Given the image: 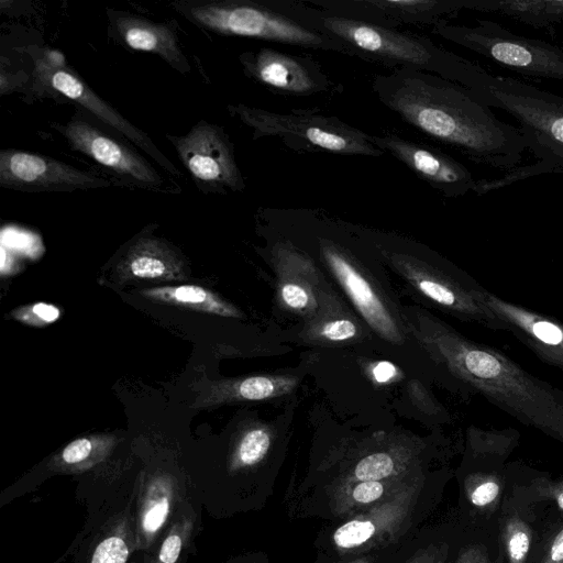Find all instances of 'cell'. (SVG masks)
Returning <instances> with one entry per match:
<instances>
[{
  "mask_svg": "<svg viewBox=\"0 0 563 563\" xmlns=\"http://www.w3.org/2000/svg\"><path fill=\"white\" fill-rule=\"evenodd\" d=\"M136 553L151 551L194 501L185 479L166 468L143 472L132 488Z\"/></svg>",
  "mask_w": 563,
  "mask_h": 563,
  "instance_id": "obj_15",
  "label": "cell"
},
{
  "mask_svg": "<svg viewBox=\"0 0 563 563\" xmlns=\"http://www.w3.org/2000/svg\"><path fill=\"white\" fill-rule=\"evenodd\" d=\"M432 33L520 75L563 81L562 48L516 34L495 21L476 19L474 25H461L443 20Z\"/></svg>",
  "mask_w": 563,
  "mask_h": 563,
  "instance_id": "obj_10",
  "label": "cell"
},
{
  "mask_svg": "<svg viewBox=\"0 0 563 563\" xmlns=\"http://www.w3.org/2000/svg\"><path fill=\"white\" fill-rule=\"evenodd\" d=\"M384 261L430 302L464 322L493 331L505 327L487 307L486 288L473 277L444 262H431L377 239Z\"/></svg>",
  "mask_w": 563,
  "mask_h": 563,
  "instance_id": "obj_9",
  "label": "cell"
},
{
  "mask_svg": "<svg viewBox=\"0 0 563 563\" xmlns=\"http://www.w3.org/2000/svg\"><path fill=\"white\" fill-rule=\"evenodd\" d=\"M201 528L200 510L189 503L154 548L142 553V563H186L195 552V540Z\"/></svg>",
  "mask_w": 563,
  "mask_h": 563,
  "instance_id": "obj_26",
  "label": "cell"
},
{
  "mask_svg": "<svg viewBox=\"0 0 563 563\" xmlns=\"http://www.w3.org/2000/svg\"><path fill=\"white\" fill-rule=\"evenodd\" d=\"M471 10L499 13L533 29L563 22V0H472Z\"/></svg>",
  "mask_w": 563,
  "mask_h": 563,
  "instance_id": "obj_28",
  "label": "cell"
},
{
  "mask_svg": "<svg viewBox=\"0 0 563 563\" xmlns=\"http://www.w3.org/2000/svg\"><path fill=\"white\" fill-rule=\"evenodd\" d=\"M110 437H82L69 442L49 463V468L62 473H81L101 463L114 446Z\"/></svg>",
  "mask_w": 563,
  "mask_h": 563,
  "instance_id": "obj_30",
  "label": "cell"
},
{
  "mask_svg": "<svg viewBox=\"0 0 563 563\" xmlns=\"http://www.w3.org/2000/svg\"><path fill=\"white\" fill-rule=\"evenodd\" d=\"M459 84L475 92L488 107L504 110L518 123L527 150L536 162L493 180L479 179L475 194L484 195L542 174H563V97L511 77L486 71L464 59Z\"/></svg>",
  "mask_w": 563,
  "mask_h": 563,
  "instance_id": "obj_3",
  "label": "cell"
},
{
  "mask_svg": "<svg viewBox=\"0 0 563 563\" xmlns=\"http://www.w3.org/2000/svg\"><path fill=\"white\" fill-rule=\"evenodd\" d=\"M128 563H136V561L131 559Z\"/></svg>",
  "mask_w": 563,
  "mask_h": 563,
  "instance_id": "obj_40",
  "label": "cell"
},
{
  "mask_svg": "<svg viewBox=\"0 0 563 563\" xmlns=\"http://www.w3.org/2000/svg\"><path fill=\"white\" fill-rule=\"evenodd\" d=\"M227 110L251 130L253 140L277 137L295 152L369 157L385 154L373 144L372 134L336 117L323 115L312 110L278 113L243 103L228 104Z\"/></svg>",
  "mask_w": 563,
  "mask_h": 563,
  "instance_id": "obj_8",
  "label": "cell"
},
{
  "mask_svg": "<svg viewBox=\"0 0 563 563\" xmlns=\"http://www.w3.org/2000/svg\"><path fill=\"white\" fill-rule=\"evenodd\" d=\"M454 549V538L446 529L426 525L384 563H452Z\"/></svg>",
  "mask_w": 563,
  "mask_h": 563,
  "instance_id": "obj_27",
  "label": "cell"
},
{
  "mask_svg": "<svg viewBox=\"0 0 563 563\" xmlns=\"http://www.w3.org/2000/svg\"><path fill=\"white\" fill-rule=\"evenodd\" d=\"M266 1L310 30L339 42L352 57L389 69L420 70L457 84L464 57L427 36L354 20L305 0Z\"/></svg>",
  "mask_w": 563,
  "mask_h": 563,
  "instance_id": "obj_4",
  "label": "cell"
},
{
  "mask_svg": "<svg viewBox=\"0 0 563 563\" xmlns=\"http://www.w3.org/2000/svg\"><path fill=\"white\" fill-rule=\"evenodd\" d=\"M556 493H558L555 495L556 503H558L559 507L563 510V489H560Z\"/></svg>",
  "mask_w": 563,
  "mask_h": 563,
  "instance_id": "obj_39",
  "label": "cell"
},
{
  "mask_svg": "<svg viewBox=\"0 0 563 563\" xmlns=\"http://www.w3.org/2000/svg\"><path fill=\"white\" fill-rule=\"evenodd\" d=\"M34 59V89L42 95L49 91L59 93L93 114L102 123L115 130L139 148L154 158L173 176L181 175L180 170L163 154L153 140L143 130L125 119L111 104L99 97L70 67L60 52L36 49L32 53Z\"/></svg>",
  "mask_w": 563,
  "mask_h": 563,
  "instance_id": "obj_12",
  "label": "cell"
},
{
  "mask_svg": "<svg viewBox=\"0 0 563 563\" xmlns=\"http://www.w3.org/2000/svg\"><path fill=\"white\" fill-rule=\"evenodd\" d=\"M271 257L279 306L309 319L318 309L325 284L320 271L305 251L287 239L273 242Z\"/></svg>",
  "mask_w": 563,
  "mask_h": 563,
  "instance_id": "obj_20",
  "label": "cell"
},
{
  "mask_svg": "<svg viewBox=\"0 0 563 563\" xmlns=\"http://www.w3.org/2000/svg\"><path fill=\"white\" fill-rule=\"evenodd\" d=\"M142 296L191 310L213 313L222 317L241 318V311L214 292L197 285H181L174 287H155L145 289Z\"/></svg>",
  "mask_w": 563,
  "mask_h": 563,
  "instance_id": "obj_29",
  "label": "cell"
},
{
  "mask_svg": "<svg viewBox=\"0 0 563 563\" xmlns=\"http://www.w3.org/2000/svg\"><path fill=\"white\" fill-rule=\"evenodd\" d=\"M543 563H563V529L554 538Z\"/></svg>",
  "mask_w": 563,
  "mask_h": 563,
  "instance_id": "obj_38",
  "label": "cell"
},
{
  "mask_svg": "<svg viewBox=\"0 0 563 563\" xmlns=\"http://www.w3.org/2000/svg\"><path fill=\"white\" fill-rule=\"evenodd\" d=\"M225 563H276L263 551L245 552L231 556Z\"/></svg>",
  "mask_w": 563,
  "mask_h": 563,
  "instance_id": "obj_36",
  "label": "cell"
},
{
  "mask_svg": "<svg viewBox=\"0 0 563 563\" xmlns=\"http://www.w3.org/2000/svg\"><path fill=\"white\" fill-rule=\"evenodd\" d=\"M443 478L440 471H427L364 511L327 522L313 541L316 558H353L401 544L423 528L435 510Z\"/></svg>",
  "mask_w": 563,
  "mask_h": 563,
  "instance_id": "obj_5",
  "label": "cell"
},
{
  "mask_svg": "<svg viewBox=\"0 0 563 563\" xmlns=\"http://www.w3.org/2000/svg\"><path fill=\"white\" fill-rule=\"evenodd\" d=\"M169 4L192 24L219 35L350 56L345 46L274 9L266 0H174Z\"/></svg>",
  "mask_w": 563,
  "mask_h": 563,
  "instance_id": "obj_7",
  "label": "cell"
},
{
  "mask_svg": "<svg viewBox=\"0 0 563 563\" xmlns=\"http://www.w3.org/2000/svg\"><path fill=\"white\" fill-rule=\"evenodd\" d=\"M111 183L96 174L76 168L56 158L27 151L0 152V186L25 192H69L109 187Z\"/></svg>",
  "mask_w": 563,
  "mask_h": 563,
  "instance_id": "obj_16",
  "label": "cell"
},
{
  "mask_svg": "<svg viewBox=\"0 0 563 563\" xmlns=\"http://www.w3.org/2000/svg\"><path fill=\"white\" fill-rule=\"evenodd\" d=\"M506 544L510 563H523L530 547L528 527L519 521H511L506 530Z\"/></svg>",
  "mask_w": 563,
  "mask_h": 563,
  "instance_id": "obj_32",
  "label": "cell"
},
{
  "mask_svg": "<svg viewBox=\"0 0 563 563\" xmlns=\"http://www.w3.org/2000/svg\"><path fill=\"white\" fill-rule=\"evenodd\" d=\"M73 151L91 158L133 185L159 190L164 180L136 151L112 137L92 123L74 115L66 124L53 123Z\"/></svg>",
  "mask_w": 563,
  "mask_h": 563,
  "instance_id": "obj_17",
  "label": "cell"
},
{
  "mask_svg": "<svg viewBox=\"0 0 563 563\" xmlns=\"http://www.w3.org/2000/svg\"><path fill=\"white\" fill-rule=\"evenodd\" d=\"M239 62L247 78L276 95L311 97L342 90L309 56L262 47L241 53Z\"/></svg>",
  "mask_w": 563,
  "mask_h": 563,
  "instance_id": "obj_14",
  "label": "cell"
},
{
  "mask_svg": "<svg viewBox=\"0 0 563 563\" xmlns=\"http://www.w3.org/2000/svg\"><path fill=\"white\" fill-rule=\"evenodd\" d=\"M428 443L399 435L342 441L311 457L302 475L292 476L284 497L340 484L384 481L430 468Z\"/></svg>",
  "mask_w": 563,
  "mask_h": 563,
  "instance_id": "obj_6",
  "label": "cell"
},
{
  "mask_svg": "<svg viewBox=\"0 0 563 563\" xmlns=\"http://www.w3.org/2000/svg\"><path fill=\"white\" fill-rule=\"evenodd\" d=\"M452 563H490L485 549L478 544H464L454 549Z\"/></svg>",
  "mask_w": 563,
  "mask_h": 563,
  "instance_id": "obj_34",
  "label": "cell"
},
{
  "mask_svg": "<svg viewBox=\"0 0 563 563\" xmlns=\"http://www.w3.org/2000/svg\"><path fill=\"white\" fill-rule=\"evenodd\" d=\"M318 253L364 322L385 341L400 345L407 328L383 288L362 262L340 241L325 234H316Z\"/></svg>",
  "mask_w": 563,
  "mask_h": 563,
  "instance_id": "obj_11",
  "label": "cell"
},
{
  "mask_svg": "<svg viewBox=\"0 0 563 563\" xmlns=\"http://www.w3.org/2000/svg\"><path fill=\"white\" fill-rule=\"evenodd\" d=\"M82 541L88 543L81 563H128L136 553L132 495L121 509L98 522Z\"/></svg>",
  "mask_w": 563,
  "mask_h": 563,
  "instance_id": "obj_24",
  "label": "cell"
},
{
  "mask_svg": "<svg viewBox=\"0 0 563 563\" xmlns=\"http://www.w3.org/2000/svg\"><path fill=\"white\" fill-rule=\"evenodd\" d=\"M372 142L445 197H462L476 190L478 180L471 170L439 148L402 139L395 133L372 135Z\"/></svg>",
  "mask_w": 563,
  "mask_h": 563,
  "instance_id": "obj_19",
  "label": "cell"
},
{
  "mask_svg": "<svg viewBox=\"0 0 563 563\" xmlns=\"http://www.w3.org/2000/svg\"><path fill=\"white\" fill-rule=\"evenodd\" d=\"M487 307L527 349L542 362L563 373V322L508 301L489 290L485 292Z\"/></svg>",
  "mask_w": 563,
  "mask_h": 563,
  "instance_id": "obj_21",
  "label": "cell"
},
{
  "mask_svg": "<svg viewBox=\"0 0 563 563\" xmlns=\"http://www.w3.org/2000/svg\"><path fill=\"white\" fill-rule=\"evenodd\" d=\"M197 188L205 194L241 192L245 181L224 129L200 120L184 135L166 134Z\"/></svg>",
  "mask_w": 563,
  "mask_h": 563,
  "instance_id": "obj_13",
  "label": "cell"
},
{
  "mask_svg": "<svg viewBox=\"0 0 563 563\" xmlns=\"http://www.w3.org/2000/svg\"><path fill=\"white\" fill-rule=\"evenodd\" d=\"M465 496L476 507H484L496 499L499 484L488 476L470 474L464 481Z\"/></svg>",
  "mask_w": 563,
  "mask_h": 563,
  "instance_id": "obj_31",
  "label": "cell"
},
{
  "mask_svg": "<svg viewBox=\"0 0 563 563\" xmlns=\"http://www.w3.org/2000/svg\"><path fill=\"white\" fill-rule=\"evenodd\" d=\"M13 317L22 322L34 325L47 324L57 320L60 311L57 307L45 302H37L20 308L12 312Z\"/></svg>",
  "mask_w": 563,
  "mask_h": 563,
  "instance_id": "obj_33",
  "label": "cell"
},
{
  "mask_svg": "<svg viewBox=\"0 0 563 563\" xmlns=\"http://www.w3.org/2000/svg\"><path fill=\"white\" fill-rule=\"evenodd\" d=\"M396 368L389 362L377 363L372 371L373 377L377 383L390 382L396 376Z\"/></svg>",
  "mask_w": 563,
  "mask_h": 563,
  "instance_id": "obj_37",
  "label": "cell"
},
{
  "mask_svg": "<svg viewBox=\"0 0 563 563\" xmlns=\"http://www.w3.org/2000/svg\"><path fill=\"white\" fill-rule=\"evenodd\" d=\"M307 3L372 24L433 27L440 21L470 10L471 0H305Z\"/></svg>",
  "mask_w": 563,
  "mask_h": 563,
  "instance_id": "obj_18",
  "label": "cell"
},
{
  "mask_svg": "<svg viewBox=\"0 0 563 563\" xmlns=\"http://www.w3.org/2000/svg\"><path fill=\"white\" fill-rule=\"evenodd\" d=\"M379 102L405 123L472 162L510 172L527 144L519 128L500 121L471 89L437 75L407 68L375 75Z\"/></svg>",
  "mask_w": 563,
  "mask_h": 563,
  "instance_id": "obj_1",
  "label": "cell"
},
{
  "mask_svg": "<svg viewBox=\"0 0 563 563\" xmlns=\"http://www.w3.org/2000/svg\"><path fill=\"white\" fill-rule=\"evenodd\" d=\"M400 545V544H399ZM389 548L386 550L375 551L353 558L328 560L316 558L313 563H384L388 556L399 547Z\"/></svg>",
  "mask_w": 563,
  "mask_h": 563,
  "instance_id": "obj_35",
  "label": "cell"
},
{
  "mask_svg": "<svg viewBox=\"0 0 563 563\" xmlns=\"http://www.w3.org/2000/svg\"><path fill=\"white\" fill-rule=\"evenodd\" d=\"M402 318L408 332L460 389L563 442V390L423 310L410 309Z\"/></svg>",
  "mask_w": 563,
  "mask_h": 563,
  "instance_id": "obj_2",
  "label": "cell"
},
{
  "mask_svg": "<svg viewBox=\"0 0 563 563\" xmlns=\"http://www.w3.org/2000/svg\"><path fill=\"white\" fill-rule=\"evenodd\" d=\"M183 263L163 240L146 235L136 239L119 264V271L141 279L176 278Z\"/></svg>",
  "mask_w": 563,
  "mask_h": 563,
  "instance_id": "obj_25",
  "label": "cell"
},
{
  "mask_svg": "<svg viewBox=\"0 0 563 563\" xmlns=\"http://www.w3.org/2000/svg\"><path fill=\"white\" fill-rule=\"evenodd\" d=\"M114 38L123 46L159 56L170 67L185 75L191 66L181 51L174 23L154 22L144 16L117 9H107Z\"/></svg>",
  "mask_w": 563,
  "mask_h": 563,
  "instance_id": "obj_22",
  "label": "cell"
},
{
  "mask_svg": "<svg viewBox=\"0 0 563 563\" xmlns=\"http://www.w3.org/2000/svg\"><path fill=\"white\" fill-rule=\"evenodd\" d=\"M300 338L310 343L336 345L364 340L365 330L358 318L339 295L323 285L314 314L305 320Z\"/></svg>",
  "mask_w": 563,
  "mask_h": 563,
  "instance_id": "obj_23",
  "label": "cell"
}]
</instances>
